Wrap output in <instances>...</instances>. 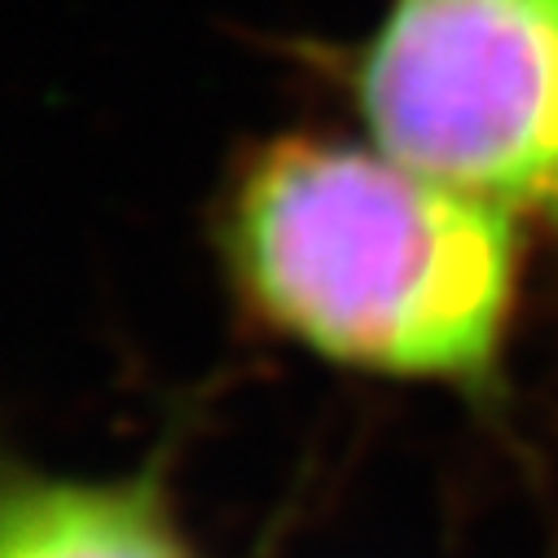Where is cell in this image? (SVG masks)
<instances>
[{
	"label": "cell",
	"mask_w": 558,
	"mask_h": 558,
	"mask_svg": "<svg viewBox=\"0 0 558 558\" xmlns=\"http://www.w3.org/2000/svg\"><path fill=\"white\" fill-rule=\"evenodd\" d=\"M225 238L251 304L330 361L400 378H480L514 300L510 211L383 150L326 136L259 146Z\"/></svg>",
	"instance_id": "1"
},
{
	"label": "cell",
	"mask_w": 558,
	"mask_h": 558,
	"mask_svg": "<svg viewBox=\"0 0 558 558\" xmlns=\"http://www.w3.org/2000/svg\"><path fill=\"white\" fill-rule=\"evenodd\" d=\"M352 93L396 163L501 211L558 207V0H387Z\"/></svg>",
	"instance_id": "2"
},
{
	"label": "cell",
	"mask_w": 558,
	"mask_h": 558,
	"mask_svg": "<svg viewBox=\"0 0 558 558\" xmlns=\"http://www.w3.org/2000/svg\"><path fill=\"white\" fill-rule=\"evenodd\" d=\"M0 558H185V549L163 497L142 480H23L5 497Z\"/></svg>",
	"instance_id": "3"
}]
</instances>
